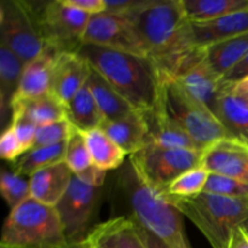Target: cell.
<instances>
[{
    "label": "cell",
    "mask_w": 248,
    "mask_h": 248,
    "mask_svg": "<svg viewBox=\"0 0 248 248\" xmlns=\"http://www.w3.org/2000/svg\"><path fill=\"white\" fill-rule=\"evenodd\" d=\"M123 16L132 24L145 56L160 70L172 73L196 50L190 43V21L181 0H145L142 6Z\"/></svg>",
    "instance_id": "6da1fadb"
},
{
    "label": "cell",
    "mask_w": 248,
    "mask_h": 248,
    "mask_svg": "<svg viewBox=\"0 0 248 248\" xmlns=\"http://www.w3.org/2000/svg\"><path fill=\"white\" fill-rule=\"evenodd\" d=\"M77 53L136 110L148 113L156 107L160 69L152 60L92 44H82Z\"/></svg>",
    "instance_id": "7a4b0ae2"
},
{
    "label": "cell",
    "mask_w": 248,
    "mask_h": 248,
    "mask_svg": "<svg viewBox=\"0 0 248 248\" xmlns=\"http://www.w3.org/2000/svg\"><path fill=\"white\" fill-rule=\"evenodd\" d=\"M119 194L130 208V217L170 248H191L184 230L182 215L165 195L140 178L131 162L121 166Z\"/></svg>",
    "instance_id": "3957f363"
},
{
    "label": "cell",
    "mask_w": 248,
    "mask_h": 248,
    "mask_svg": "<svg viewBox=\"0 0 248 248\" xmlns=\"http://www.w3.org/2000/svg\"><path fill=\"white\" fill-rule=\"evenodd\" d=\"M166 198L202 232L212 248H228L237 229L248 232V198L208 193L191 199Z\"/></svg>",
    "instance_id": "277c9868"
},
{
    "label": "cell",
    "mask_w": 248,
    "mask_h": 248,
    "mask_svg": "<svg viewBox=\"0 0 248 248\" xmlns=\"http://www.w3.org/2000/svg\"><path fill=\"white\" fill-rule=\"evenodd\" d=\"M67 245L56 207L33 198L11 208L0 242V246L17 248H64Z\"/></svg>",
    "instance_id": "5b68a950"
},
{
    "label": "cell",
    "mask_w": 248,
    "mask_h": 248,
    "mask_svg": "<svg viewBox=\"0 0 248 248\" xmlns=\"http://www.w3.org/2000/svg\"><path fill=\"white\" fill-rule=\"evenodd\" d=\"M156 106L202 149L216 140L232 137L212 111L189 96L164 70H160V93Z\"/></svg>",
    "instance_id": "8992f818"
},
{
    "label": "cell",
    "mask_w": 248,
    "mask_h": 248,
    "mask_svg": "<svg viewBox=\"0 0 248 248\" xmlns=\"http://www.w3.org/2000/svg\"><path fill=\"white\" fill-rule=\"evenodd\" d=\"M202 150L174 149L147 144L128 156V161L144 183L160 194L186 171L201 165Z\"/></svg>",
    "instance_id": "52a82bcc"
},
{
    "label": "cell",
    "mask_w": 248,
    "mask_h": 248,
    "mask_svg": "<svg viewBox=\"0 0 248 248\" xmlns=\"http://www.w3.org/2000/svg\"><path fill=\"white\" fill-rule=\"evenodd\" d=\"M0 39L24 64L40 55L45 41L33 5L23 0L0 2Z\"/></svg>",
    "instance_id": "ba28073f"
},
{
    "label": "cell",
    "mask_w": 248,
    "mask_h": 248,
    "mask_svg": "<svg viewBox=\"0 0 248 248\" xmlns=\"http://www.w3.org/2000/svg\"><path fill=\"white\" fill-rule=\"evenodd\" d=\"M101 196L102 188L90 186L75 174L73 176L67 193L56 205L68 245L86 241L90 232L97 225L93 224V220Z\"/></svg>",
    "instance_id": "9c48e42d"
},
{
    "label": "cell",
    "mask_w": 248,
    "mask_h": 248,
    "mask_svg": "<svg viewBox=\"0 0 248 248\" xmlns=\"http://www.w3.org/2000/svg\"><path fill=\"white\" fill-rule=\"evenodd\" d=\"M35 12L45 44L61 52L79 51L91 15L69 6L64 0L45 2L40 10L35 9Z\"/></svg>",
    "instance_id": "30bf717a"
},
{
    "label": "cell",
    "mask_w": 248,
    "mask_h": 248,
    "mask_svg": "<svg viewBox=\"0 0 248 248\" xmlns=\"http://www.w3.org/2000/svg\"><path fill=\"white\" fill-rule=\"evenodd\" d=\"M169 74L183 87L189 96L206 107L215 115L217 114L218 102L227 82L211 69L205 60L203 50H194Z\"/></svg>",
    "instance_id": "8fae6325"
},
{
    "label": "cell",
    "mask_w": 248,
    "mask_h": 248,
    "mask_svg": "<svg viewBox=\"0 0 248 248\" xmlns=\"http://www.w3.org/2000/svg\"><path fill=\"white\" fill-rule=\"evenodd\" d=\"M84 44L147 57L132 24L123 15L109 12L92 15L84 34Z\"/></svg>",
    "instance_id": "7c38bea8"
},
{
    "label": "cell",
    "mask_w": 248,
    "mask_h": 248,
    "mask_svg": "<svg viewBox=\"0 0 248 248\" xmlns=\"http://www.w3.org/2000/svg\"><path fill=\"white\" fill-rule=\"evenodd\" d=\"M200 166L248 183V143L232 137L216 140L202 150Z\"/></svg>",
    "instance_id": "4fadbf2b"
},
{
    "label": "cell",
    "mask_w": 248,
    "mask_h": 248,
    "mask_svg": "<svg viewBox=\"0 0 248 248\" xmlns=\"http://www.w3.org/2000/svg\"><path fill=\"white\" fill-rule=\"evenodd\" d=\"M248 31V9L227 15L213 21L189 24V38L194 48L208 47Z\"/></svg>",
    "instance_id": "5bb4252c"
},
{
    "label": "cell",
    "mask_w": 248,
    "mask_h": 248,
    "mask_svg": "<svg viewBox=\"0 0 248 248\" xmlns=\"http://www.w3.org/2000/svg\"><path fill=\"white\" fill-rule=\"evenodd\" d=\"M91 73L89 63L77 52H62L53 70L51 93L67 104L86 85Z\"/></svg>",
    "instance_id": "9a60e30c"
},
{
    "label": "cell",
    "mask_w": 248,
    "mask_h": 248,
    "mask_svg": "<svg viewBox=\"0 0 248 248\" xmlns=\"http://www.w3.org/2000/svg\"><path fill=\"white\" fill-rule=\"evenodd\" d=\"M61 53L57 48L45 44L40 55L24 65L21 84L15 99L35 98L50 93L53 70Z\"/></svg>",
    "instance_id": "2e32d148"
},
{
    "label": "cell",
    "mask_w": 248,
    "mask_h": 248,
    "mask_svg": "<svg viewBox=\"0 0 248 248\" xmlns=\"http://www.w3.org/2000/svg\"><path fill=\"white\" fill-rule=\"evenodd\" d=\"M85 242L90 248H147L135 220L127 216L97 224Z\"/></svg>",
    "instance_id": "e0dca14e"
},
{
    "label": "cell",
    "mask_w": 248,
    "mask_h": 248,
    "mask_svg": "<svg viewBox=\"0 0 248 248\" xmlns=\"http://www.w3.org/2000/svg\"><path fill=\"white\" fill-rule=\"evenodd\" d=\"M74 173L64 161L41 169L29 177L31 198L56 207L69 188Z\"/></svg>",
    "instance_id": "ac0fdd59"
},
{
    "label": "cell",
    "mask_w": 248,
    "mask_h": 248,
    "mask_svg": "<svg viewBox=\"0 0 248 248\" xmlns=\"http://www.w3.org/2000/svg\"><path fill=\"white\" fill-rule=\"evenodd\" d=\"M99 128L128 156L148 144L149 128L144 114L138 110L120 120L103 121Z\"/></svg>",
    "instance_id": "d6986e66"
},
{
    "label": "cell",
    "mask_w": 248,
    "mask_h": 248,
    "mask_svg": "<svg viewBox=\"0 0 248 248\" xmlns=\"http://www.w3.org/2000/svg\"><path fill=\"white\" fill-rule=\"evenodd\" d=\"M143 114L149 128L148 144L174 148V149L203 150L186 131L173 123L157 106L152 111Z\"/></svg>",
    "instance_id": "ffe728a7"
},
{
    "label": "cell",
    "mask_w": 248,
    "mask_h": 248,
    "mask_svg": "<svg viewBox=\"0 0 248 248\" xmlns=\"http://www.w3.org/2000/svg\"><path fill=\"white\" fill-rule=\"evenodd\" d=\"M248 55V31L203 48V56L211 69L224 79Z\"/></svg>",
    "instance_id": "44dd1931"
},
{
    "label": "cell",
    "mask_w": 248,
    "mask_h": 248,
    "mask_svg": "<svg viewBox=\"0 0 248 248\" xmlns=\"http://www.w3.org/2000/svg\"><path fill=\"white\" fill-rule=\"evenodd\" d=\"M232 87V84L227 82L216 115L232 138L248 143V102L234 93Z\"/></svg>",
    "instance_id": "7402d4cb"
},
{
    "label": "cell",
    "mask_w": 248,
    "mask_h": 248,
    "mask_svg": "<svg viewBox=\"0 0 248 248\" xmlns=\"http://www.w3.org/2000/svg\"><path fill=\"white\" fill-rule=\"evenodd\" d=\"M87 86L103 115L104 121L120 120L136 111V109L92 68L87 79Z\"/></svg>",
    "instance_id": "603a6c76"
},
{
    "label": "cell",
    "mask_w": 248,
    "mask_h": 248,
    "mask_svg": "<svg viewBox=\"0 0 248 248\" xmlns=\"http://www.w3.org/2000/svg\"><path fill=\"white\" fill-rule=\"evenodd\" d=\"M24 63L10 48L0 44V109L2 123L12 110V103L18 92Z\"/></svg>",
    "instance_id": "cb8c5ba5"
},
{
    "label": "cell",
    "mask_w": 248,
    "mask_h": 248,
    "mask_svg": "<svg viewBox=\"0 0 248 248\" xmlns=\"http://www.w3.org/2000/svg\"><path fill=\"white\" fill-rule=\"evenodd\" d=\"M65 118L72 124L73 127L82 133L99 128L104 121L103 115L87 86V82L65 104Z\"/></svg>",
    "instance_id": "d4e9b609"
},
{
    "label": "cell",
    "mask_w": 248,
    "mask_h": 248,
    "mask_svg": "<svg viewBox=\"0 0 248 248\" xmlns=\"http://www.w3.org/2000/svg\"><path fill=\"white\" fill-rule=\"evenodd\" d=\"M12 109H21L36 126L67 119L65 106L51 92L35 98L15 99Z\"/></svg>",
    "instance_id": "484cf974"
},
{
    "label": "cell",
    "mask_w": 248,
    "mask_h": 248,
    "mask_svg": "<svg viewBox=\"0 0 248 248\" xmlns=\"http://www.w3.org/2000/svg\"><path fill=\"white\" fill-rule=\"evenodd\" d=\"M84 136L92 165L103 171H110L123 166L126 154L101 128L85 132Z\"/></svg>",
    "instance_id": "4316f807"
},
{
    "label": "cell",
    "mask_w": 248,
    "mask_h": 248,
    "mask_svg": "<svg viewBox=\"0 0 248 248\" xmlns=\"http://www.w3.org/2000/svg\"><path fill=\"white\" fill-rule=\"evenodd\" d=\"M190 22L203 23L248 9V0H181Z\"/></svg>",
    "instance_id": "83f0119b"
},
{
    "label": "cell",
    "mask_w": 248,
    "mask_h": 248,
    "mask_svg": "<svg viewBox=\"0 0 248 248\" xmlns=\"http://www.w3.org/2000/svg\"><path fill=\"white\" fill-rule=\"evenodd\" d=\"M65 143L67 142L47 147L33 148L12 162V169L21 176L31 177L39 170L64 161Z\"/></svg>",
    "instance_id": "f1b7e54d"
},
{
    "label": "cell",
    "mask_w": 248,
    "mask_h": 248,
    "mask_svg": "<svg viewBox=\"0 0 248 248\" xmlns=\"http://www.w3.org/2000/svg\"><path fill=\"white\" fill-rule=\"evenodd\" d=\"M210 172L202 166L191 169L179 176L162 195L177 199H191L200 195L205 190Z\"/></svg>",
    "instance_id": "f546056e"
},
{
    "label": "cell",
    "mask_w": 248,
    "mask_h": 248,
    "mask_svg": "<svg viewBox=\"0 0 248 248\" xmlns=\"http://www.w3.org/2000/svg\"><path fill=\"white\" fill-rule=\"evenodd\" d=\"M64 162L74 174H79L92 166L91 155L84 133L74 128L65 143Z\"/></svg>",
    "instance_id": "4dcf8cb0"
},
{
    "label": "cell",
    "mask_w": 248,
    "mask_h": 248,
    "mask_svg": "<svg viewBox=\"0 0 248 248\" xmlns=\"http://www.w3.org/2000/svg\"><path fill=\"white\" fill-rule=\"evenodd\" d=\"M0 190L2 198L11 208L31 198L29 179L15 171H4L0 178Z\"/></svg>",
    "instance_id": "1f68e13d"
},
{
    "label": "cell",
    "mask_w": 248,
    "mask_h": 248,
    "mask_svg": "<svg viewBox=\"0 0 248 248\" xmlns=\"http://www.w3.org/2000/svg\"><path fill=\"white\" fill-rule=\"evenodd\" d=\"M73 131H74V127L67 119L47 124V125L38 126L33 148L47 147V145L67 142Z\"/></svg>",
    "instance_id": "d6a6232c"
},
{
    "label": "cell",
    "mask_w": 248,
    "mask_h": 248,
    "mask_svg": "<svg viewBox=\"0 0 248 248\" xmlns=\"http://www.w3.org/2000/svg\"><path fill=\"white\" fill-rule=\"evenodd\" d=\"M203 193L232 198H248V183L222 174L210 173Z\"/></svg>",
    "instance_id": "836d02e7"
},
{
    "label": "cell",
    "mask_w": 248,
    "mask_h": 248,
    "mask_svg": "<svg viewBox=\"0 0 248 248\" xmlns=\"http://www.w3.org/2000/svg\"><path fill=\"white\" fill-rule=\"evenodd\" d=\"M11 126L16 133L18 142L24 153L29 152L33 148L35 140V133L38 126L21 110V109H12Z\"/></svg>",
    "instance_id": "e575fe53"
},
{
    "label": "cell",
    "mask_w": 248,
    "mask_h": 248,
    "mask_svg": "<svg viewBox=\"0 0 248 248\" xmlns=\"http://www.w3.org/2000/svg\"><path fill=\"white\" fill-rule=\"evenodd\" d=\"M24 154L12 126H7L0 137V155L6 161L15 162Z\"/></svg>",
    "instance_id": "d590c367"
},
{
    "label": "cell",
    "mask_w": 248,
    "mask_h": 248,
    "mask_svg": "<svg viewBox=\"0 0 248 248\" xmlns=\"http://www.w3.org/2000/svg\"><path fill=\"white\" fill-rule=\"evenodd\" d=\"M106 11L109 14L126 15L138 9L145 2V0H104Z\"/></svg>",
    "instance_id": "8d00e7d4"
},
{
    "label": "cell",
    "mask_w": 248,
    "mask_h": 248,
    "mask_svg": "<svg viewBox=\"0 0 248 248\" xmlns=\"http://www.w3.org/2000/svg\"><path fill=\"white\" fill-rule=\"evenodd\" d=\"M64 1L69 6L80 10L82 12H86L91 16L106 11L104 0H64Z\"/></svg>",
    "instance_id": "74e56055"
},
{
    "label": "cell",
    "mask_w": 248,
    "mask_h": 248,
    "mask_svg": "<svg viewBox=\"0 0 248 248\" xmlns=\"http://www.w3.org/2000/svg\"><path fill=\"white\" fill-rule=\"evenodd\" d=\"M78 178L81 179L82 182L85 183L90 184V186H99L102 188L106 182V177H107V171H103V170L98 169L94 165L90 166L89 169L85 170L84 172L79 174H75Z\"/></svg>",
    "instance_id": "f35d334b"
},
{
    "label": "cell",
    "mask_w": 248,
    "mask_h": 248,
    "mask_svg": "<svg viewBox=\"0 0 248 248\" xmlns=\"http://www.w3.org/2000/svg\"><path fill=\"white\" fill-rule=\"evenodd\" d=\"M248 77V55L247 57L242 61L241 63L236 65L227 77L224 78V81L230 82V84H235V82L240 81V80L245 79Z\"/></svg>",
    "instance_id": "ab89813d"
},
{
    "label": "cell",
    "mask_w": 248,
    "mask_h": 248,
    "mask_svg": "<svg viewBox=\"0 0 248 248\" xmlns=\"http://www.w3.org/2000/svg\"><path fill=\"white\" fill-rule=\"evenodd\" d=\"M137 225V230L140 232V237H142L143 242L145 244L147 248H170L165 242H162L161 240L157 239L155 235H153L152 232H149L148 230H145L142 225L138 224L137 222H135Z\"/></svg>",
    "instance_id": "60d3db41"
},
{
    "label": "cell",
    "mask_w": 248,
    "mask_h": 248,
    "mask_svg": "<svg viewBox=\"0 0 248 248\" xmlns=\"http://www.w3.org/2000/svg\"><path fill=\"white\" fill-rule=\"evenodd\" d=\"M228 248H248V232L244 229H237L232 235Z\"/></svg>",
    "instance_id": "b9f144b4"
},
{
    "label": "cell",
    "mask_w": 248,
    "mask_h": 248,
    "mask_svg": "<svg viewBox=\"0 0 248 248\" xmlns=\"http://www.w3.org/2000/svg\"><path fill=\"white\" fill-rule=\"evenodd\" d=\"M232 89L234 91V93H236L237 96H240L245 101L248 102V77L232 84Z\"/></svg>",
    "instance_id": "7bdbcfd3"
},
{
    "label": "cell",
    "mask_w": 248,
    "mask_h": 248,
    "mask_svg": "<svg viewBox=\"0 0 248 248\" xmlns=\"http://www.w3.org/2000/svg\"><path fill=\"white\" fill-rule=\"evenodd\" d=\"M64 248H90L87 246L86 242H81V244H75V245H67Z\"/></svg>",
    "instance_id": "ee69618b"
},
{
    "label": "cell",
    "mask_w": 248,
    "mask_h": 248,
    "mask_svg": "<svg viewBox=\"0 0 248 248\" xmlns=\"http://www.w3.org/2000/svg\"><path fill=\"white\" fill-rule=\"evenodd\" d=\"M0 248H17V247H7V246H0Z\"/></svg>",
    "instance_id": "f6af8a7d"
},
{
    "label": "cell",
    "mask_w": 248,
    "mask_h": 248,
    "mask_svg": "<svg viewBox=\"0 0 248 248\" xmlns=\"http://www.w3.org/2000/svg\"><path fill=\"white\" fill-rule=\"evenodd\" d=\"M87 246H89V245H87Z\"/></svg>",
    "instance_id": "bcb514c9"
}]
</instances>
